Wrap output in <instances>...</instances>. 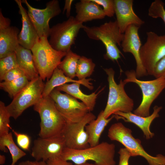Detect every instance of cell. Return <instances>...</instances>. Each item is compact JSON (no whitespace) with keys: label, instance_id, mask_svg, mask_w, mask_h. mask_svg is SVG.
<instances>
[{"label":"cell","instance_id":"cell-35","mask_svg":"<svg viewBox=\"0 0 165 165\" xmlns=\"http://www.w3.org/2000/svg\"><path fill=\"white\" fill-rule=\"evenodd\" d=\"M153 76L156 78L160 77L165 78V56L156 64Z\"/></svg>","mask_w":165,"mask_h":165},{"label":"cell","instance_id":"cell-30","mask_svg":"<svg viewBox=\"0 0 165 165\" xmlns=\"http://www.w3.org/2000/svg\"><path fill=\"white\" fill-rule=\"evenodd\" d=\"M11 117L4 102L0 101V137L9 132L10 118Z\"/></svg>","mask_w":165,"mask_h":165},{"label":"cell","instance_id":"cell-20","mask_svg":"<svg viewBox=\"0 0 165 165\" xmlns=\"http://www.w3.org/2000/svg\"><path fill=\"white\" fill-rule=\"evenodd\" d=\"M19 30L11 26L0 29V59L15 51L20 45L18 39Z\"/></svg>","mask_w":165,"mask_h":165},{"label":"cell","instance_id":"cell-9","mask_svg":"<svg viewBox=\"0 0 165 165\" xmlns=\"http://www.w3.org/2000/svg\"><path fill=\"white\" fill-rule=\"evenodd\" d=\"M45 84L38 76L30 81L6 108L11 117L17 119L27 108L34 105L42 98Z\"/></svg>","mask_w":165,"mask_h":165},{"label":"cell","instance_id":"cell-2","mask_svg":"<svg viewBox=\"0 0 165 165\" xmlns=\"http://www.w3.org/2000/svg\"><path fill=\"white\" fill-rule=\"evenodd\" d=\"M115 153L114 144L103 142L95 146L82 149L74 150L66 147L61 157L75 164L91 161L97 165H116Z\"/></svg>","mask_w":165,"mask_h":165},{"label":"cell","instance_id":"cell-10","mask_svg":"<svg viewBox=\"0 0 165 165\" xmlns=\"http://www.w3.org/2000/svg\"><path fill=\"white\" fill-rule=\"evenodd\" d=\"M49 96L54 101L56 107L67 123L80 121L89 112L82 102L67 94H63L55 88Z\"/></svg>","mask_w":165,"mask_h":165},{"label":"cell","instance_id":"cell-33","mask_svg":"<svg viewBox=\"0 0 165 165\" xmlns=\"http://www.w3.org/2000/svg\"><path fill=\"white\" fill-rule=\"evenodd\" d=\"M103 8L106 15L109 17L113 16L115 14L113 0H91Z\"/></svg>","mask_w":165,"mask_h":165},{"label":"cell","instance_id":"cell-1","mask_svg":"<svg viewBox=\"0 0 165 165\" xmlns=\"http://www.w3.org/2000/svg\"><path fill=\"white\" fill-rule=\"evenodd\" d=\"M34 109L40 118L39 137L47 138L62 135L67 123L49 96L42 97L34 105Z\"/></svg>","mask_w":165,"mask_h":165},{"label":"cell","instance_id":"cell-12","mask_svg":"<svg viewBox=\"0 0 165 165\" xmlns=\"http://www.w3.org/2000/svg\"><path fill=\"white\" fill-rule=\"evenodd\" d=\"M28 8L29 17L37 32L39 38L49 37L50 28L49 22L52 18L58 15L61 12L57 0H52L46 4V7L41 9L32 6L27 0H21Z\"/></svg>","mask_w":165,"mask_h":165},{"label":"cell","instance_id":"cell-40","mask_svg":"<svg viewBox=\"0 0 165 165\" xmlns=\"http://www.w3.org/2000/svg\"><path fill=\"white\" fill-rule=\"evenodd\" d=\"M6 158L5 155H0V164L2 165L4 164L6 161Z\"/></svg>","mask_w":165,"mask_h":165},{"label":"cell","instance_id":"cell-16","mask_svg":"<svg viewBox=\"0 0 165 165\" xmlns=\"http://www.w3.org/2000/svg\"><path fill=\"white\" fill-rule=\"evenodd\" d=\"M116 22L120 32L124 34L127 28L133 24L140 27L145 23L135 13L133 0H113Z\"/></svg>","mask_w":165,"mask_h":165},{"label":"cell","instance_id":"cell-18","mask_svg":"<svg viewBox=\"0 0 165 165\" xmlns=\"http://www.w3.org/2000/svg\"><path fill=\"white\" fill-rule=\"evenodd\" d=\"M162 107L155 106L153 108L152 114L147 117H142L137 115L131 112L124 113L117 112L114 115L116 119H122L126 122L132 123L138 127L142 131L146 139L152 138L154 134L151 131L150 127L153 120L159 117V112Z\"/></svg>","mask_w":165,"mask_h":165},{"label":"cell","instance_id":"cell-22","mask_svg":"<svg viewBox=\"0 0 165 165\" xmlns=\"http://www.w3.org/2000/svg\"><path fill=\"white\" fill-rule=\"evenodd\" d=\"M80 84L77 83H66L55 88L60 91L65 92L76 99L81 100L86 106L89 112L93 111L96 104V99L98 94L102 91L101 89L97 93L96 92L89 95L84 94L81 90Z\"/></svg>","mask_w":165,"mask_h":165},{"label":"cell","instance_id":"cell-23","mask_svg":"<svg viewBox=\"0 0 165 165\" xmlns=\"http://www.w3.org/2000/svg\"><path fill=\"white\" fill-rule=\"evenodd\" d=\"M103 110L98 114L97 118L91 121L85 127L88 136V142L90 147L98 145L101 135L106 127L115 117L112 115L108 119L104 116Z\"/></svg>","mask_w":165,"mask_h":165},{"label":"cell","instance_id":"cell-41","mask_svg":"<svg viewBox=\"0 0 165 165\" xmlns=\"http://www.w3.org/2000/svg\"><path fill=\"white\" fill-rule=\"evenodd\" d=\"M74 165H97L95 163H90L88 162H86L79 164H75Z\"/></svg>","mask_w":165,"mask_h":165},{"label":"cell","instance_id":"cell-38","mask_svg":"<svg viewBox=\"0 0 165 165\" xmlns=\"http://www.w3.org/2000/svg\"><path fill=\"white\" fill-rule=\"evenodd\" d=\"M73 1L74 0H65V1L63 13H64L66 11V16L68 18H69L71 16V6Z\"/></svg>","mask_w":165,"mask_h":165},{"label":"cell","instance_id":"cell-29","mask_svg":"<svg viewBox=\"0 0 165 165\" xmlns=\"http://www.w3.org/2000/svg\"><path fill=\"white\" fill-rule=\"evenodd\" d=\"M18 67L15 52L0 59V81H2L4 76L7 72Z\"/></svg>","mask_w":165,"mask_h":165},{"label":"cell","instance_id":"cell-17","mask_svg":"<svg viewBox=\"0 0 165 165\" xmlns=\"http://www.w3.org/2000/svg\"><path fill=\"white\" fill-rule=\"evenodd\" d=\"M15 1L19 8L22 22V28L18 36L19 43L23 47L31 50L39 37L29 17L27 11L22 5L21 0Z\"/></svg>","mask_w":165,"mask_h":165},{"label":"cell","instance_id":"cell-27","mask_svg":"<svg viewBox=\"0 0 165 165\" xmlns=\"http://www.w3.org/2000/svg\"><path fill=\"white\" fill-rule=\"evenodd\" d=\"M30 81L25 75L12 81L1 82L0 87L13 99L27 86Z\"/></svg>","mask_w":165,"mask_h":165},{"label":"cell","instance_id":"cell-14","mask_svg":"<svg viewBox=\"0 0 165 165\" xmlns=\"http://www.w3.org/2000/svg\"><path fill=\"white\" fill-rule=\"evenodd\" d=\"M66 147L62 135L47 138L39 137L34 141L31 155L35 160L46 162L51 158L61 156Z\"/></svg>","mask_w":165,"mask_h":165},{"label":"cell","instance_id":"cell-5","mask_svg":"<svg viewBox=\"0 0 165 165\" xmlns=\"http://www.w3.org/2000/svg\"><path fill=\"white\" fill-rule=\"evenodd\" d=\"M31 50L39 76L43 81L50 79L67 53L54 49L46 37L39 38Z\"/></svg>","mask_w":165,"mask_h":165},{"label":"cell","instance_id":"cell-34","mask_svg":"<svg viewBox=\"0 0 165 165\" xmlns=\"http://www.w3.org/2000/svg\"><path fill=\"white\" fill-rule=\"evenodd\" d=\"M25 75L24 72L18 67L7 72L4 76L2 81H10Z\"/></svg>","mask_w":165,"mask_h":165},{"label":"cell","instance_id":"cell-4","mask_svg":"<svg viewBox=\"0 0 165 165\" xmlns=\"http://www.w3.org/2000/svg\"><path fill=\"white\" fill-rule=\"evenodd\" d=\"M132 132L130 129L118 122L111 125L108 136L111 140L117 141L123 145L131 156H142L149 165H165V156L160 154L155 156L150 155L144 150L140 140L134 138Z\"/></svg>","mask_w":165,"mask_h":165},{"label":"cell","instance_id":"cell-32","mask_svg":"<svg viewBox=\"0 0 165 165\" xmlns=\"http://www.w3.org/2000/svg\"><path fill=\"white\" fill-rule=\"evenodd\" d=\"M11 130L16 137L18 146L24 150L28 151L31 142L30 137L26 134L19 133L13 129Z\"/></svg>","mask_w":165,"mask_h":165},{"label":"cell","instance_id":"cell-8","mask_svg":"<svg viewBox=\"0 0 165 165\" xmlns=\"http://www.w3.org/2000/svg\"><path fill=\"white\" fill-rule=\"evenodd\" d=\"M85 26L71 16L67 20L50 28L48 40L56 50L67 53L71 50L79 31Z\"/></svg>","mask_w":165,"mask_h":165},{"label":"cell","instance_id":"cell-25","mask_svg":"<svg viewBox=\"0 0 165 165\" xmlns=\"http://www.w3.org/2000/svg\"><path fill=\"white\" fill-rule=\"evenodd\" d=\"M8 149L12 159L10 165H15L19 160L26 155L15 143L11 132L0 137V150L2 152H7Z\"/></svg>","mask_w":165,"mask_h":165},{"label":"cell","instance_id":"cell-39","mask_svg":"<svg viewBox=\"0 0 165 165\" xmlns=\"http://www.w3.org/2000/svg\"><path fill=\"white\" fill-rule=\"evenodd\" d=\"M18 165H46V162L43 161L26 160L20 162Z\"/></svg>","mask_w":165,"mask_h":165},{"label":"cell","instance_id":"cell-6","mask_svg":"<svg viewBox=\"0 0 165 165\" xmlns=\"http://www.w3.org/2000/svg\"><path fill=\"white\" fill-rule=\"evenodd\" d=\"M108 75L109 92L107 102L103 110L104 117L108 119L117 112H131L134 107V102L126 93L124 87L127 84L120 80L116 83L114 79L115 72L112 68L104 69Z\"/></svg>","mask_w":165,"mask_h":165},{"label":"cell","instance_id":"cell-37","mask_svg":"<svg viewBox=\"0 0 165 165\" xmlns=\"http://www.w3.org/2000/svg\"><path fill=\"white\" fill-rule=\"evenodd\" d=\"M46 163V165H74L69 161L64 160L61 156L50 159Z\"/></svg>","mask_w":165,"mask_h":165},{"label":"cell","instance_id":"cell-7","mask_svg":"<svg viewBox=\"0 0 165 165\" xmlns=\"http://www.w3.org/2000/svg\"><path fill=\"white\" fill-rule=\"evenodd\" d=\"M125 73L126 78L123 81L126 83H136L140 88L142 93L141 102L134 111V113L142 117L149 116L151 105L165 88V78L160 77L152 80L143 81L137 78L134 70L127 71Z\"/></svg>","mask_w":165,"mask_h":165},{"label":"cell","instance_id":"cell-11","mask_svg":"<svg viewBox=\"0 0 165 165\" xmlns=\"http://www.w3.org/2000/svg\"><path fill=\"white\" fill-rule=\"evenodd\" d=\"M146 40L140 51V58L148 75H153L157 63L165 56V35L146 33Z\"/></svg>","mask_w":165,"mask_h":165},{"label":"cell","instance_id":"cell-15","mask_svg":"<svg viewBox=\"0 0 165 165\" xmlns=\"http://www.w3.org/2000/svg\"><path fill=\"white\" fill-rule=\"evenodd\" d=\"M139 28V27L133 24L129 25L124 33L121 45L124 52L130 53L135 58L136 64L135 72L137 78L148 75L140 58V51L142 45L138 33Z\"/></svg>","mask_w":165,"mask_h":165},{"label":"cell","instance_id":"cell-31","mask_svg":"<svg viewBox=\"0 0 165 165\" xmlns=\"http://www.w3.org/2000/svg\"><path fill=\"white\" fill-rule=\"evenodd\" d=\"M148 15L153 18H161L165 24L164 3L161 0H155L151 4L148 9Z\"/></svg>","mask_w":165,"mask_h":165},{"label":"cell","instance_id":"cell-28","mask_svg":"<svg viewBox=\"0 0 165 165\" xmlns=\"http://www.w3.org/2000/svg\"><path fill=\"white\" fill-rule=\"evenodd\" d=\"M95 66L91 59L81 56L78 62L76 71V76L78 80H83L90 77L94 71Z\"/></svg>","mask_w":165,"mask_h":165},{"label":"cell","instance_id":"cell-13","mask_svg":"<svg viewBox=\"0 0 165 165\" xmlns=\"http://www.w3.org/2000/svg\"><path fill=\"white\" fill-rule=\"evenodd\" d=\"M96 119L95 116L89 112L79 122L67 123L62 135L64 139L66 148L80 150L90 147L88 136L85 127L91 121Z\"/></svg>","mask_w":165,"mask_h":165},{"label":"cell","instance_id":"cell-3","mask_svg":"<svg viewBox=\"0 0 165 165\" xmlns=\"http://www.w3.org/2000/svg\"><path fill=\"white\" fill-rule=\"evenodd\" d=\"M90 39L100 40L104 44L106 50L104 58L107 60L117 61L122 54L117 47H121L124 34L119 29L116 20L105 23L99 26H85L83 28Z\"/></svg>","mask_w":165,"mask_h":165},{"label":"cell","instance_id":"cell-36","mask_svg":"<svg viewBox=\"0 0 165 165\" xmlns=\"http://www.w3.org/2000/svg\"><path fill=\"white\" fill-rule=\"evenodd\" d=\"M119 160L118 165H129V160L131 156L125 148H120L118 151Z\"/></svg>","mask_w":165,"mask_h":165},{"label":"cell","instance_id":"cell-19","mask_svg":"<svg viewBox=\"0 0 165 165\" xmlns=\"http://www.w3.org/2000/svg\"><path fill=\"white\" fill-rule=\"evenodd\" d=\"M76 15L79 21L84 22L96 19H102L106 15L100 6L91 0H81L75 4Z\"/></svg>","mask_w":165,"mask_h":165},{"label":"cell","instance_id":"cell-26","mask_svg":"<svg viewBox=\"0 0 165 165\" xmlns=\"http://www.w3.org/2000/svg\"><path fill=\"white\" fill-rule=\"evenodd\" d=\"M80 57L71 50L67 53L57 68L61 70L66 76L73 79L76 76L77 65Z\"/></svg>","mask_w":165,"mask_h":165},{"label":"cell","instance_id":"cell-24","mask_svg":"<svg viewBox=\"0 0 165 165\" xmlns=\"http://www.w3.org/2000/svg\"><path fill=\"white\" fill-rule=\"evenodd\" d=\"M69 82L81 84L82 82V80H75L66 76L61 70L56 68L50 79L45 84L42 97L49 96L51 92L57 87Z\"/></svg>","mask_w":165,"mask_h":165},{"label":"cell","instance_id":"cell-21","mask_svg":"<svg viewBox=\"0 0 165 165\" xmlns=\"http://www.w3.org/2000/svg\"><path fill=\"white\" fill-rule=\"evenodd\" d=\"M15 52L19 67L24 72L29 81L39 76L31 50L20 45Z\"/></svg>","mask_w":165,"mask_h":165}]
</instances>
